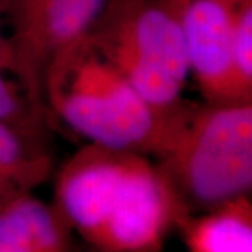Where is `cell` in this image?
<instances>
[{"label":"cell","instance_id":"obj_2","mask_svg":"<svg viewBox=\"0 0 252 252\" xmlns=\"http://www.w3.org/2000/svg\"><path fill=\"white\" fill-rule=\"evenodd\" d=\"M46 109L89 143L158 158L189 108L152 107L84 35L54 55L44 73Z\"/></svg>","mask_w":252,"mask_h":252},{"label":"cell","instance_id":"obj_7","mask_svg":"<svg viewBox=\"0 0 252 252\" xmlns=\"http://www.w3.org/2000/svg\"><path fill=\"white\" fill-rule=\"evenodd\" d=\"M0 121L42 133L49 125L42 81L26 59L13 0H0Z\"/></svg>","mask_w":252,"mask_h":252},{"label":"cell","instance_id":"obj_9","mask_svg":"<svg viewBox=\"0 0 252 252\" xmlns=\"http://www.w3.org/2000/svg\"><path fill=\"white\" fill-rule=\"evenodd\" d=\"M178 227L188 252H252L251 199L241 196L203 215H188Z\"/></svg>","mask_w":252,"mask_h":252},{"label":"cell","instance_id":"obj_8","mask_svg":"<svg viewBox=\"0 0 252 252\" xmlns=\"http://www.w3.org/2000/svg\"><path fill=\"white\" fill-rule=\"evenodd\" d=\"M0 240L32 252H77L72 227L55 206L21 193L0 205Z\"/></svg>","mask_w":252,"mask_h":252},{"label":"cell","instance_id":"obj_1","mask_svg":"<svg viewBox=\"0 0 252 252\" xmlns=\"http://www.w3.org/2000/svg\"><path fill=\"white\" fill-rule=\"evenodd\" d=\"M55 207L99 251L158 252L190 210L149 156L89 143L59 168Z\"/></svg>","mask_w":252,"mask_h":252},{"label":"cell","instance_id":"obj_11","mask_svg":"<svg viewBox=\"0 0 252 252\" xmlns=\"http://www.w3.org/2000/svg\"><path fill=\"white\" fill-rule=\"evenodd\" d=\"M0 252H32L28 248L20 245L13 241H6V240H0Z\"/></svg>","mask_w":252,"mask_h":252},{"label":"cell","instance_id":"obj_6","mask_svg":"<svg viewBox=\"0 0 252 252\" xmlns=\"http://www.w3.org/2000/svg\"><path fill=\"white\" fill-rule=\"evenodd\" d=\"M13 3L26 59L42 81L54 55L87 35L109 0H13Z\"/></svg>","mask_w":252,"mask_h":252},{"label":"cell","instance_id":"obj_5","mask_svg":"<svg viewBox=\"0 0 252 252\" xmlns=\"http://www.w3.org/2000/svg\"><path fill=\"white\" fill-rule=\"evenodd\" d=\"M251 0H187L184 31L189 73L206 102H244L235 81L233 46L241 10Z\"/></svg>","mask_w":252,"mask_h":252},{"label":"cell","instance_id":"obj_3","mask_svg":"<svg viewBox=\"0 0 252 252\" xmlns=\"http://www.w3.org/2000/svg\"><path fill=\"white\" fill-rule=\"evenodd\" d=\"M156 160L190 212L250 196L252 102L190 104Z\"/></svg>","mask_w":252,"mask_h":252},{"label":"cell","instance_id":"obj_4","mask_svg":"<svg viewBox=\"0 0 252 252\" xmlns=\"http://www.w3.org/2000/svg\"><path fill=\"white\" fill-rule=\"evenodd\" d=\"M187 0H109L91 41L152 107L184 102L189 61L184 31Z\"/></svg>","mask_w":252,"mask_h":252},{"label":"cell","instance_id":"obj_13","mask_svg":"<svg viewBox=\"0 0 252 252\" xmlns=\"http://www.w3.org/2000/svg\"><path fill=\"white\" fill-rule=\"evenodd\" d=\"M101 252H107V251H101Z\"/></svg>","mask_w":252,"mask_h":252},{"label":"cell","instance_id":"obj_12","mask_svg":"<svg viewBox=\"0 0 252 252\" xmlns=\"http://www.w3.org/2000/svg\"><path fill=\"white\" fill-rule=\"evenodd\" d=\"M21 195V193H20ZM17 196V193H14L9 187H6L1 181H0V205H3L4 202H7L9 199Z\"/></svg>","mask_w":252,"mask_h":252},{"label":"cell","instance_id":"obj_10","mask_svg":"<svg viewBox=\"0 0 252 252\" xmlns=\"http://www.w3.org/2000/svg\"><path fill=\"white\" fill-rule=\"evenodd\" d=\"M54 170L46 133L0 121V181L14 193H28Z\"/></svg>","mask_w":252,"mask_h":252}]
</instances>
